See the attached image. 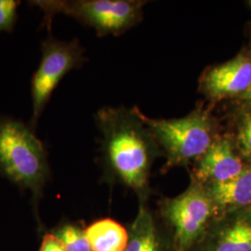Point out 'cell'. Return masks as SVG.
Instances as JSON below:
<instances>
[{"mask_svg": "<svg viewBox=\"0 0 251 251\" xmlns=\"http://www.w3.org/2000/svg\"><path fill=\"white\" fill-rule=\"evenodd\" d=\"M44 13L43 23L50 28L52 18L63 13L92 27L99 36H118L143 19L145 2L138 0H39L31 1Z\"/></svg>", "mask_w": 251, "mask_h": 251, "instance_id": "cell-4", "label": "cell"}, {"mask_svg": "<svg viewBox=\"0 0 251 251\" xmlns=\"http://www.w3.org/2000/svg\"><path fill=\"white\" fill-rule=\"evenodd\" d=\"M92 251H126L128 232L112 219H102L90 225L85 231Z\"/></svg>", "mask_w": 251, "mask_h": 251, "instance_id": "cell-11", "label": "cell"}, {"mask_svg": "<svg viewBox=\"0 0 251 251\" xmlns=\"http://www.w3.org/2000/svg\"><path fill=\"white\" fill-rule=\"evenodd\" d=\"M218 213H233L251 206V162L233 179L206 186Z\"/></svg>", "mask_w": 251, "mask_h": 251, "instance_id": "cell-9", "label": "cell"}, {"mask_svg": "<svg viewBox=\"0 0 251 251\" xmlns=\"http://www.w3.org/2000/svg\"><path fill=\"white\" fill-rule=\"evenodd\" d=\"M0 171L36 195L48 175L44 145L29 126L10 117H0Z\"/></svg>", "mask_w": 251, "mask_h": 251, "instance_id": "cell-3", "label": "cell"}, {"mask_svg": "<svg viewBox=\"0 0 251 251\" xmlns=\"http://www.w3.org/2000/svg\"><path fill=\"white\" fill-rule=\"evenodd\" d=\"M235 119V132L233 135L236 148L243 159L251 162V109L238 108Z\"/></svg>", "mask_w": 251, "mask_h": 251, "instance_id": "cell-13", "label": "cell"}, {"mask_svg": "<svg viewBox=\"0 0 251 251\" xmlns=\"http://www.w3.org/2000/svg\"><path fill=\"white\" fill-rule=\"evenodd\" d=\"M163 213L174 230L177 251H186L198 242L218 211L206 186L194 180L182 194L164 202Z\"/></svg>", "mask_w": 251, "mask_h": 251, "instance_id": "cell-5", "label": "cell"}, {"mask_svg": "<svg viewBox=\"0 0 251 251\" xmlns=\"http://www.w3.org/2000/svg\"><path fill=\"white\" fill-rule=\"evenodd\" d=\"M210 251H251V206L233 212L218 233Z\"/></svg>", "mask_w": 251, "mask_h": 251, "instance_id": "cell-10", "label": "cell"}, {"mask_svg": "<svg viewBox=\"0 0 251 251\" xmlns=\"http://www.w3.org/2000/svg\"><path fill=\"white\" fill-rule=\"evenodd\" d=\"M247 5H248V7L250 8V9H251V0H250V1H248V2H247Z\"/></svg>", "mask_w": 251, "mask_h": 251, "instance_id": "cell-18", "label": "cell"}, {"mask_svg": "<svg viewBox=\"0 0 251 251\" xmlns=\"http://www.w3.org/2000/svg\"><path fill=\"white\" fill-rule=\"evenodd\" d=\"M68 251H92L84 231L74 225H65L56 234Z\"/></svg>", "mask_w": 251, "mask_h": 251, "instance_id": "cell-14", "label": "cell"}, {"mask_svg": "<svg viewBox=\"0 0 251 251\" xmlns=\"http://www.w3.org/2000/svg\"><path fill=\"white\" fill-rule=\"evenodd\" d=\"M126 251H161L157 231L152 215L143 205L128 233Z\"/></svg>", "mask_w": 251, "mask_h": 251, "instance_id": "cell-12", "label": "cell"}, {"mask_svg": "<svg viewBox=\"0 0 251 251\" xmlns=\"http://www.w3.org/2000/svg\"><path fill=\"white\" fill-rule=\"evenodd\" d=\"M238 104V108H249L251 109V87L239 99L235 100Z\"/></svg>", "mask_w": 251, "mask_h": 251, "instance_id": "cell-17", "label": "cell"}, {"mask_svg": "<svg viewBox=\"0 0 251 251\" xmlns=\"http://www.w3.org/2000/svg\"><path fill=\"white\" fill-rule=\"evenodd\" d=\"M141 117L167 156L166 169L198 161L220 135L216 117L203 107L175 119H152L142 112Z\"/></svg>", "mask_w": 251, "mask_h": 251, "instance_id": "cell-2", "label": "cell"}, {"mask_svg": "<svg viewBox=\"0 0 251 251\" xmlns=\"http://www.w3.org/2000/svg\"><path fill=\"white\" fill-rule=\"evenodd\" d=\"M39 251H68L62 240L52 233L46 234L43 237Z\"/></svg>", "mask_w": 251, "mask_h": 251, "instance_id": "cell-16", "label": "cell"}, {"mask_svg": "<svg viewBox=\"0 0 251 251\" xmlns=\"http://www.w3.org/2000/svg\"><path fill=\"white\" fill-rule=\"evenodd\" d=\"M42 58L31 82L32 126H35L55 88L63 76L85 62L77 40L60 41L50 36L42 43Z\"/></svg>", "mask_w": 251, "mask_h": 251, "instance_id": "cell-6", "label": "cell"}, {"mask_svg": "<svg viewBox=\"0 0 251 251\" xmlns=\"http://www.w3.org/2000/svg\"><path fill=\"white\" fill-rule=\"evenodd\" d=\"M96 123L101 133V148L109 168L126 186L143 191L152 162L162 154L155 138L144 124L138 108L104 107Z\"/></svg>", "mask_w": 251, "mask_h": 251, "instance_id": "cell-1", "label": "cell"}, {"mask_svg": "<svg viewBox=\"0 0 251 251\" xmlns=\"http://www.w3.org/2000/svg\"><path fill=\"white\" fill-rule=\"evenodd\" d=\"M21 2L0 0V32H11L17 20V9Z\"/></svg>", "mask_w": 251, "mask_h": 251, "instance_id": "cell-15", "label": "cell"}, {"mask_svg": "<svg viewBox=\"0 0 251 251\" xmlns=\"http://www.w3.org/2000/svg\"><path fill=\"white\" fill-rule=\"evenodd\" d=\"M246 165L233 135L220 134L198 159L195 180L204 186L224 182L241 173Z\"/></svg>", "mask_w": 251, "mask_h": 251, "instance_id": "cell-8", "label": "cell"}, {"mask_svg": "<svg viewBox=\"0 0 251 251\" xmlns=\"http://www.w3.org/2000/svg\"><path fill=\"white\" fill-rule=\"evenodd\" d=\"M251 87V50L208 67L199 80V90L211 101L237 100Z\"/></svg>", "mask_w": 251, "mask_h": 251, "instance_id": "cell-7", "label": "cell"}]
</instances>
